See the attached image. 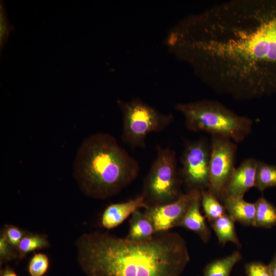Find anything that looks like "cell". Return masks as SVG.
<instances>
[{
    "mask_svg": "<svg viewBox=\"0 0 276 276\" xmlns=\"http://www.w3.org/2000/svg\"><path fill=\"white\" fill-rule=\"evenodd\" d=\"M176 155L169 147L156 146V156L145 177L142 195L148 206L172 202L182 194Z\"/></svg>",
    "mask_w": 276,
    "mask_h": 276,
    "instance_id": "cell-5",
    "label": "cell"
},
{
    "mask_svg": "<svg viewBox=\"0 0 276 276\" xmlns=\"http://www.w3.org/2000/svg\"><path fill=\"white\" fill-rule=\"evenodd\" d=\"M1 276H18L11 268L7 267L1 270Z\"/></svg>",
    "mask_w": 276,
    "mask_h": 276,
    "instance_id": "cell-27",
    "label": "cell"
},
{
    "mask_svg": "<svg viewBox=\"0 0 276 276\" xmlns=\"http://www.w3.org/2000/svg\"><path fill=\"white\" fill-rule=\"evenodd\" d=\"M210 151V143L203 139L185 145L179 172L182 182L190 190L208 189Z\"/></svg>",
    "mask_w": 276,
    "mask_h": 276,
    "instance_id": "cell-8",
    "label": "cell"
},
{
    "mask_svg": "<svg viewBox=\"0 0 276 276\" xmlns=\"http://www.w3.org/2000/svg\"><path fill=\"white\" fill-rule=\"evenodd\" d=\"M201 195L192 203L182 220L179 226L196 234L204 242H208L211 237V231L205 218L200 212Z\"/></svg>",
    "mask_w": 276,
    "mask_h": 276,
    "instance_id": "cell-12",
    "label": "cell"
},
{
    "mask_svg": "<svg viewBox=\"0 0 276 276\" xmlns=\"http://www.w3.org/2000/svg\"><path fill=\"white\" fill-rule=\"evenodd\" d=\"M13 248L8 242L5 235L2 233L0 238V258L1 263L11 260L17 256L11 248Z\"/></svg>",
    "mask_w": 276,
    "mask_h": 276,
    "instance_id": "cell-25",
    "label": "cell"
},
{
    "mask_svg": "<svg viewBox=\"0 0 276 276\" xmlns=\"http://www.w3.org/2000/svg\"><path fill=\"white\" fill-rule=\"evenodd\" d=\"M271 276H276V255L268 265Z\"/></svg>",
    "mask_w": 276,
    "mask_h": 276,
    "instance_id": "cell-26",
    "label": "cell"
},
{
    "mask_svg": "<svg viewBox=\"0 0 276 276\" xmlns=\"http://www.w3.org/2000/svg\"><path fill=\"white\" fill-rule=\"evenodd\" d=\"M76 246L86 276H181L190 261L183 238L170 231L142 242L95 232L82 235Z\"/></svg>",
    "mask_w": 276,
    "mask_h": 276,
    "instance_id": "cell-2",
    "label": "cell"
},
{
    "mask_svg": "<svg viewBox=\"0 0 276 276\" xmlns=\"http://www.w3.org/2000/svg\"><path fill=\"white\" fill-rule=\"evenodd\" d=\"M254 226L269 228L276 224V208L265 198L255 202Z\"/></svg>",
    "mask_w": 276,
    "mask_h": 276,
    "instance_id": "cell-17",
    "label": "cell"
},
{
    "mask_svg": "<svg viewBox=\"0 0 276 276\" xmlns=\"http://www.w3.org/2000/svg\"><path fill=\"white\" fill-rule=\"evenodd\" d=\"M175 109L183 115L191 131L206 132L236 143L243 141L252 131L251 119L238 114L217 100L178 103Z\"/></svg>",
    "mask_w": 276,
    "mask_h": 276,
    "instance_id": "cell-4",
    "label": "cell"
},
{
    "mask_svg": "<svg viewBox=\"0 0 276 276\" xmlns=\"http://www.w3.org/2000/svg\"><path fill=\"white\" fill-rule=\"evenodd\" d=\"M246 276H271L268 265L259 262H251L245 266Z\"/></svg>",
    "mask_w": 276,
    "mask_h": 276,
    "instance_id": "cell-24",
    "label": "cell"
},
{
    "mask_svg": "<svg viewBox=\"0 0 276 276\" xmlns=\"http://www.w3.org/2000/svg\"><path fill=\"white\" fill-rule=\"evenodd\" d=\"M155 234L152 222L144 213L138 210L131 215L126 239L136 242H145L151 239Z\"/></svg>",
    "mask_w": 276,
    "mask_h": 276,
    "instance_id": "cell-14",
    "label": "cell"
},
{
    "mask_svg": "<svg viewBox=\"0 0 276 276\" xmlns=\"http://www.w3.org/2000/svg\"><path fill=\"white\" fill-rule=\"evenodd\" d=\"M222 201L227 214L235 222L246 226H254L255 203L247 202L243 197H233L224 198Z\"/></svg>",
    "mask_w": 276,
    "mask_h": 276,
    "instance_id": "cell-13",
    "label": "cell"
},
{
    "mask_svg": "<svg viewBox=\"0 0 276 276\" xmlns=\"http://www.w3.org/2000/svg\"><path fill=\"white\" fill-rule=\"evenodd\" d=\"M13 26L9 22L3 1L0 3V48L1 51L7 42Z\"/></svg>",
    "mask_w": 276,
    "mask_h": 276,
    "instance_id": "cell-22",
    "label": "cell"
},
{
    "mask_svg": "<svg viewBox=\"0 0 276 276\" xmlns=\"http://www.w3.org/2000/svg\"><path fill=\"white\" fill-rule=\"evenodd\" d=\"M166 45L217 93L238 100L276 94V0H231L189 15Z\"/></svg>",
    "mask_w": 276,
    "mask_h": 276,
    "instance_id": "cell-1",
    "label": "cell"
},
{
    "mask_svg": "<svg viewBox=\"0 0 276 276\" xmlns=\"http://www.w3.org/2000/svg\"><path fill=\"white\" fill-rule=\"evenodd\" d=\"M273 187H276V165L258 160L255 187L263 192Z\"/></svg>",
    "mask_w": 276,
    "mask_h": 276,
    "instance_id": "cell-19",
    "label": "cell"
},
{
    "mask_svg": "<svg viewBox=\"0 0 276 276\" xmlns=\"http://www.w3.org/2000/svg\"><path fill=\"white\" fill-rule=\"evenodd\" d=\"M208 190L221 201L223 191L235 170L237 146L230 139L212 135Z\"/></svg>",
    "mask_w": 276,
    "mask_h": 276,
    "instance_id": "cell-7",
    "label": "cell"
},
{
    "mask_svg": "<svg viewBox=\"0 0 276 276\" xmlns=\"http://www.w3.org/2000/svg\"><path fill=\"white\" fill-rule=\"evenodd\" d=\"M140 165L111 134L94 133L77 149L74 177L83 193L105 199L117 195L137 177Z\"/></svg>",
    "mask_w": 276,
    "mask_h": 276,
    "instance_id": "cell-3",
    "label": "cell"
},
{
    "mask_svg": "<svg viewBox=\"0 0 276 276\" xmlns=\"http://www.w3.org/2000/svg\"><path fill=\"white\" fill-rule=\"evenodd\" d=\"M123 116V141L131 148H145L152 132H159L173 122L172 113L165 114L139 98L117 100Z\"/></svg>",
    "mask_w": 276,
    "mask_h": 276,
    "instance_id": "cell-6",
    "label": "cell"
},
{
    "mask_svg": "<svg viewBox=\"0 0 276 276\" xmlns=\"http://www.w3.org/2000/svg\"><path fill=\"white\" fill-rule=\"evenodd\" d=\"M235 221L227 214L210 222L218 241L221 245L232 242L238 247L241 244L235 231Z\"/></svg>",
    "mask_w": 276,
    "mask_h": 276,
    "instance_id": "cell-15",
    "label": "cell"
},
{
    "mask_svg": "<svg viewBox=\"0 0 276 276\" xmlns=\"http://www.w3.org/2000/svg\"><path fill=\"white\" fill-rule=\"evenodd\" d=\"M201 193L198 190H190L172 202L147 207L144 213L152 222L156 233L169 231L179 226L191 204Z\"/></svg>",
    "mask_w": 276,
    "mask_h": 276,
    "instance_id": "cell-9",
    "label": "cell"
},
{
    "mask_svg": "<svg viewBox=\"0 0 276 276\" xmlns=\"http://www.w3.org/2000/svg\"><path fill=\"white\" fill-rule=\"evenodd\" d=\"M201 203L210 223L227 214L223 204L208 189L201 191Z\"/></svg>",
    "mask_w": 276,
    "mask_h": 276,
    "instance_id": "cell-18",
    "label": "cell"
},
{
    "mask_svg": "<svg viewBox=\"0 0 276 276\" xmlns=\"http://www.w3.org/2000/svg\"><path fill=\"white\" fill-rule=\"evenodd\" d=\"M240 252L235 250L231 255L209 263L203 271V276H229L234 266L242 259Z\"/></svg>",
    "mask_w": 276,
    "mask_h": 276,
    "instance_id": "cell-16",
    "label": "cell"
},
{
    "mask_svg": "<svg viewBox=\"0 0 276 276\" xmlns=\"http://www.w3.org/2000/svg\"><path fill=\"white\" fill-rule=\"evenodd\" d=\"M198 276H199V275H198Z\"/></svg>",
    "mask_w": 276,
    "mask_h": 276,
    "instance_id": "cell-28",
    "label": "cell"
},
{
    "mask_svg": "<svg viewBox=\"0 0 276 276\" xmlns=\"http://www.w3.org/2000/svg\"><path fill=\"white\" fill-rule=\"evenodd\" d=\"M147 207L142 194L125 202L112 203L102 213L100 220L101 225L108 229L113 228L122 223L139 209H145Z\"/></svg>",
    "mask_w": 276,
    "mask_h": 276,
    "instance_id": "cell-11",
    "label": "cell"
},
{
    "mask_svg": "<svg viewBox=\"0 0 276 276\" xmlns=\"http://www.w3.org/2000/svg\"><path fill=\"white\" fill-rule=\"evenodd\" d=\"M9 243L13 247L17 248L20 241L25 236L26 233L22 230L13 225H7L3 233Z\"/></svg>",
    "mask_w": 276,
    "mask_h": 276,
    "instance_id": "cell-23",
    "label": "cell"
},
{
    "mask_svg": "<svg viewBox=\"0 0 276 276\" xmlns=\"http://www.w3.org/2000/svg\"><path fill=\"white\" fill-rule=\"evenodd\" d=\"M49 267L48 256L42 253H35L29 262L28 271L31 276H43L48 271Z\"/></svg>",
    "mask_w": 276,
    "mask_h": 276,
    "instance_id": "cell-21",
    "label": "cell"
},
{
    "mask_svg": "<svg viewBox=\"0 0 276 276\" xmlns=\"http://www.w3.org/2000/svg\"><path fill=\"white\" fill-rule=\"evenodd\" d=\"M258 160L254 158L244 160L236 168L222 194L221 201L226 197H243L251 188L255 187Z\"/></svg>",
    "mask_w": 276,
    "mask_h": 276,
    "instance_id": "cell-10",
    "label": "cell"
},
{
    "mask_svg": "<svg viewBox=\"0 0 276 276\" xmlns=\"http://www.w3.org/2000/svg\"><path fill=\"white\" fill-rule=\"evenodd\" d=\"M49 246L47 237L39 234H27L21 240L16 249L18 257L23 258L30 252L45 248Z\"/></svg>",
    "mask_w": 276,
    "mask_h": 276,
    "instance_id": "cell-20",
    "label": "cell"
}]
</instances>
